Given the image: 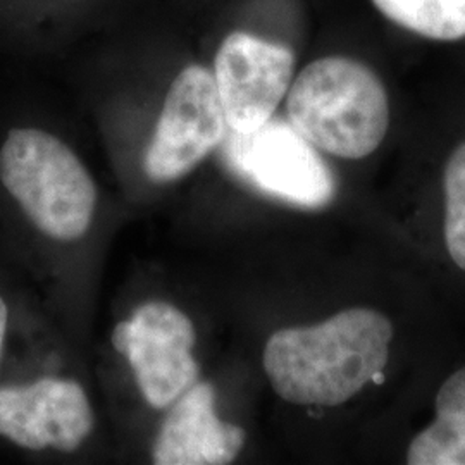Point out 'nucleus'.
<instances>
[{
    "label": "nucleus",
    "instance_id": "1",
    "mask_svg": "<svg viewBox=\"0 0 465 465\" xmlns=\"http://www.w3.org/2000/svg\"><path fill=\"white\" fill-rule=\"evenodd\" d=\"M391 340L388 317L353 307L316 326L272 332L264 350V371L282 400L336 407L381 376Z\"/></svg>",
    "mask_w": 465,
    "mask_h": 465
},
{
    "label": "nucleus",
    "instance_id": "2",
    "mask_svg": "<svg viewBox=\"0 0 465 465\" xmlns=\"http://www.w3.org/2000/svg\"><path fill=\"white\" fill-rule=\"evenodd\" d=\"M288 123L319 152L359 161L381 147L390 99L378 73L347 55L303 67L286 94Z\"/></svg>",
    "mask_w": 465,
    "mask_h": 465
},
{
    "label": "nucleus",
    "instance_id": "3",
    "mask_svg": "<svg viewBox=\"0 0 465 465\" xmlns=\"http://www.w3.org/2000/svg\"><path fill=\"white\" fill-rule=\"evenodd\" d=\"M0 182L50 238L71 242L90 228L97 188L76 153L54 134L11 130L0 149Z\"/></svg>",
    "mask_w": 465,
    "mask_h": 465
},
{
    "label": "nucleus",
    "instance_id": "4",
    "mask_svg": "<svg viewBox=\"0 0 465 465\" xmlns=\"http://www.w3.org/2000/svg\"><path fill=\"white\" fill-rule=\"evenodd\" d=\"M224 153L240 178L274 199L319 209L334 197L330 167L290 123L269 119L252 134L232 132Z\"/></svg>",
    "mask_w": 465,
    "mask_h": 465
},
{
    "label": "nucleus",
    "instance_id": "5",
    "mask_svg": "<svg viewBox=\"0 0 465 465\" xmlns=\"http://www.w3.org/2000/svg\"><path fill=\"white\" fill-rule=\"evenodd\" d=\"M226 130L214 74L202 66L184 67L169 86L145 150V174L155 183L183 178L226 138Z\"/></svg>",
    "mask_w": 465,
    "mask_h": 465
},
{
    "label": "nucleus",
    "instance_id": "6",
    "mask_svg": "<svg viewBox=\"0 0 465 465\" xmlns=\"http://www.w3.org/2000/svg\"><path fill=\"white\" fill-rule=\"evenodd\" d=\"M197 332L190 317L166 302L140 305L113 331V345L134 369L143 399L166 409L199 381L192 355Z\"/></svg>",
    "mask_w": 465,
    "mask_h": 465
},
{
    "label": "nucleus",
    "instance_id": "7",
    "mask_svg": "<svg viewBox=\"0 0 465 465\" xmlns=\"http://www.w3.org/2000/svg\"><path fill=\"white\" fill-rule=\"evenodd\" d=\"M295 73L293 52L245 32L226 36L217 50L214 82L228 128L252 134L272 119Z\"/></svg>",
    "mask_w": 465,
    "mask_h": 465
},
{
    "label": "nucleus",
    "instance_id": "8",
    "mask_svg": "<svg viewBox=\"0 0 465 465\" xmlns=\"http://www.w3.org/2000/svg\"><path fill=\"white\" fill-rule=\"evenodd\" d=\"M92 430L94 411L78 382L45 378L0 388V436L17 447L71 453Z\"/></svg>",
    "mask_w": 465,
    "mask_h": 465
},
{
    "label": "nucleus",
    "instance_id": "9",
    "mask_svg": "<svg viewBox=\"0 0 465 465\" xmlns=\"http://www.w3.org/2000/svg\"><path fill=\"white\" fill-rule=\"evenodd\" d=\"M245 445L240 426L223 422L211 382H195L174 401L152 450L157 465L232 464Z\"/></svg>",
    "mask_w": 465,
    "mask_h": 465
},
{
    "label": "nucleus",
    "instance_id": "10",
    "mask_svg": "<svg viewBox=\"0 0 465 465\" xmlns=\"http://www.w3.org/2000/svg\"><path fill=\"white\" fill-rule=\"evenodd\" d=\"M407 464L465 465V367L440 386L434 419L412 438Z\"/></svg>",
    "mask_w": 465,
    "mask_h": 465
},
{
    "label": "nucleus",
    "instance_id": "11",
    "mask_svg": "<svg viewBox=\"0 0 465 465\" xmlns=\"http://www.w3.org/2000/svg\"><path fill=\"white\" fill-rule=\"evenodd\" d=\"M386 21L430 42L465 40V0H371Z\"/></svg>",
    "mask_w": 465,
    "mask_h": 465
},
{
    "label": "nucleus",
    "instance_id": "12",
    "mask_svg": "<svg viewBox=\"0 0 465 465\" xmlns=\"http://www.w3.org/2000/svg\"><path fill=\"white\" fill-rule=\"evenodd\" d=\"M443 188L445 243L451 261L465 271V142L450 153Z\"/></svg>",
    "mask_w": 465,
    "mask_h": 465
},
{
    "label": "nucleus",
    "instance_id": "13",
    "mask_svg": "<svg viewBox=\"0 0 465 465\" xmlns=\"http://www.w3.org/2000/svg\"><path fill=\"white\" fill-rule=\"evenodd\" d=\"M5 330H7V305L0 297V353H2V345L5 338Z\"/></svg>",
    "mask_w": 465,
    "mask_h": 465
}]
</instances>
